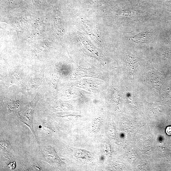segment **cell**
Returning a JSON list of instances; mask_svg holds the SVG:
<instances>
[{
    "mask_svg": "<svg viewBox=\"0 0 171 171\" xmlns=\"http://www.w3.org/2000/svg\"><path fill=\"white\" fill-rule=\"evenodd\" d=\"M14 163H11L10 164V165H9V167H10V168H11V169H14V168L15 167V165Z\"/></svg>",
    "mask_w": 171,
    "mask_h": 171,
    "instance_id": "cell-7",
    "label": "cell"
},
{
    "mask_svg": "<svg viewBox=\"0 0 171 171\" xmlns=\"http://www.w3.org/2000/svg\"><path fill=\"white\" fill-rule=\"evenodd\" d=\"M152 35V32H146L132 36L130 39L132 41L137 43H145L148 41Z\"/></svg>",
    "mask_w": 171,
    "mask_h": 171,
    "instance_id": "cell-3",
    "label": "cell"
},
{
    "mask_svg": "<svg viewBox=\"0 0 171 171\" xmlns=\"http://www.w3.org/2000/svg\"><path fill=\"white\" fill-rule=\"evenodd\" d=\"M18 103L16 101H13L10 103L8 106V110L11 111L14 110L17 107Z\"/></svg>",
    "mask_w": 171,
    "mask_h": 171,
    "instance_id": "cell-5",
    "label": "cell"
},
{
    "mask_svg": "<svg viewBox=\"0 0 171 171\" xmlns=\"http://www.w3.org/2000/svg\"><path fill=\"white\" fill-rule=\"evenodd\" d=\"M39 98V96L37 94L36 95L33 100L21 110L20 114V120L24 124H26L30 128L38 144V140L34 130L33 119L35 107Z\"/></svg>",
    "mask_w": 171,
    "mask_h": 171,
    "instance_id": "cell-1",
    "label": "cell"
},
{
    "mask_svg": "<svg viewBox=\"0 0 171 171\" xmlns=\"http://www.w3.org/2000/svg\"><path fill=\"white\" fill-rule=\"evenodd\" d=\"M125 61L129 73L131 75H134L139 65L137 60L133 56L128 55L126 56Z\"/></svg>",
    "mask_w": 171,
    "mask_h": 171,
    "instance_id": "cell-2",
    "label": "cell"
},
{
    "mask_svg": "<svg viewBox=\"0 0 171 171\" xmlns=\"http://www.w3.org/2000/svg\"><path fill=\"white\" fill-rule=\"evenodd\" d=\"M165 132L168 135L171 136V126H168L166 127Z\"/></svg>",
    "mask_w": 171,
    "mask_h": 171,
    "instance_id": "cell-6",
    "label": "cell"
},
{
    "mask_svg": "<svg viewBox=\"0 0 171 171\" xmlns=\"http://www.w3.org/2000/svg\"><path fill=\"white\" fill-rule=\"evenodd\" d=\"M158 75L157 71H152L149 72L148 74V83L152 88L157 89V83H158Z\"/></svg>",
    "mask_w": 171,
    "mask_h": 171,
    "instance_id": "cell-4",
    "label": "cell"
}]
</instances>
